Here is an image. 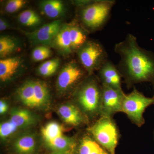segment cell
Segmentation results:
<instances>
[{"instance_id":"5b68a950","label":"cell","mask_w":154,"mask_h":154,"mask_svg":"<svg viewBox=\"0 0 154 154\" xmlns=\"http://www.w3.org/2000/svg\"><path fill=\"white\" fill-rule=\"evenodd\" d=\"M91 133L97 143L109 154H115L118 142V133L110 117H104L92 127Z\"/></svg>"},{"instance_id":"6da1fadb","label":"cell","mask_w":154,"mask_h":154,"mask_svg":"<svg viewBox=\"0 0 154 154\" xmlns=\"http://www.w3.org/2000/svg\"><path fill=\"white\" fill-rule=\"evenodd\" d=\"M114 50L120 57L116 66L128 85L144 82L154 84V54L141 47L135 36L128 33L116 44Z\"/></svg>"},{"instance_id":"8992f818","label":"cell","mask_w":154,"mask_h":154,"mask_svg":"<svg viewBox=\"0 0 154 154\" xmlns=\"http://www.w3.org/2000/svg\"><path fill=\"white\" fill-rule=\"evenodd\" d=\"M102 85L94 80L85 83L78 93V100L80 105L87 112L94 113L101 108Z\"/></svg>"},{"instance_id":"d6986e66","label":"cell","mask_w":154,"mask_h":154,"mask_svg":"<svg viewBox=\"0 0 154 154\" xmlns=\"http://www.w3.org/2000/svg\"><path fill=\"white\" fill-rule=\"evenodd\" d=\"M34 83L35 107L44 105L49 98V92L46 85L40 81Z\"/></svg>"},{"instance_id":"4fadbf2b","label":"cell","mask_w":154,"mask_h":154,"mask_svg":"<svg viewBox=\"0 0 154 154\" xmlns=\"http://www.w3.org/2000/svg\"><path fill=\"white\" fill-rule=\"evenodd\" d=\"M52 43L63 53L69 54L73 52L70 37L69 25L62 26Z\"/></svg>"},{"instance_id":"44dd1931","label":"cell","mask_w":154,"mask_h":154,"mask_svg":"<svg viewBox=\"0 0 154 154\" xmlns=\"http://www.w3.org/2000/svg\"><path fill=\"white\" fill-rule=\"evenodd\" d=\"M18 20L22 25L28 27H34L41 23L40 16L32 10L22 11L18 16Z\"/></svg>"},{"instance_id":"484cf974","label":"cell","mask_w":154,"mask_h":154,"mask_svg":"<svg viewBox=\"0 0 154 154\" xmlns=\"http://www.w3.org/2000/svg\"><path fill=\"white\" fill-rule=\"evenodd\" d=\"M98 144L90 138H85L80 146L79 154H91Z\"/></svg>"},{"instance_id":"52a82bcc","label":"cell","mask_w":154,"mask_h":154,"mask_svg":"<svg viewBox=\"0 0 154 154\" xmlns=\"http://www.w3.org/2000/svg\"><path fill=\"white\" fill-rule=\"evenodd\" d=\"M102 85L101 109L104 117H110L116 112H122V105L125 94L122 90Z\"/></svg>"},{"instance_id":"ac0fdd59","label":"cell","mask_w":154,"mask_h":154,"mask_svg":"<svg viewBox=\"0 0 154 154\" xmlns=\"http://www.w3.org/2000/svg\"><path fill=\"white\" fill-rule=\"evenodd\" d=\"M18 48V42L13 37L1 36L0 37V56L5 58L15 52Z\"/></svg>"},{"instance_id":"8fae6325","label":"cell","mask_w":154,"mask_h":154,"mask_svg":"<svg viewBox=\"0 0 154 154\" xmlns=\"http://www.w3.org/2000/svg\"><path fill=\"white\" fill-rule=\"evenodd\" d=\"M21 64L19 57H9L0 60V79L5 82L11 79L18 70Z\"/></svg>"},{"instance_id":"f546056e","label":"cell","mask_w":154,"mask_h":154,"mask_svg":"<svg viewBox=\"0 0 154 154\" xmlns=\"http://www.w3.org/2000/svg\"><path fill=\"white\" fill-rule=\"evenodd\" d=\"M8 109V106L7 103L3 100L0 101V113L1 114L5 113Z\"/></svg>"},{"instance_id":"83f0119b","label":"cell","mask_w":154,"mask_h":154,"mask_svg":"<svg viewBox=\"0 0 154 154\" xmlns=\"http://www.w3.org/2000/svg\"><path fill=\"white\" fill-rule=\"evenodd\" d=\"M26 2L23 0H11L7 3L5 11L8 13H14L23 8Z\"/></svg>"},{"instance_id":"9c48e42d","label":"cell","mask_w":154,"mask_h":154,"mask_svg":"<svg viewBox=\"0 0 154 154\" xmlns=\"http://www.w3.org/2000/svg\"><path fill=\"white\" fill-rule=\"evenodd\" d=\"M61 27L60 20H55L35 31L27 33V35L33 43L47 45L53 43Z\"/></svg>"},{"instance_id":"30bf717a","label":"cell","mask_w":154,"mask_h":154,"mask_svg":"<svg viewBox=\"0 0 154 154\" xmlns=\"http://www.w3.org/2000/svg\"><path fill=\"white\" fill-rule=\"evenodd\" d=\"M99 77L102 85L116 89H122V76L120 72L110 61L108 60L99 70Z\"/></svg>"},{"instance_id":"2e32d148","label":"cell","mask_w":154,"mask_h":154,"mask_svg":"<svg viewBox=\"0 0 154 154\" xmlns=\"http://www.w3.org/2000/svg\"><path fill=\"white\" fill-rule=\"evenodd\" d=\"M18 95L22 102L28 107H35L34 83L29 81L21 86L18 90Z\"/></svg>"},{"instance_id":"5bb4252c","label":"cell","mask_w":154,"mask_h":154,"mask_svg":"<svg viewBox=\"0 0 154 154\" xmlns=\"http://www.w3.org/2000/svg\"><path fill=\"white\" fill-rule=\"evenodd\" d=\"M58 112L64 121L67 124L78 125L82 120L79 110L74 105H62L59 108Z\"/></svg>"},{"instance_id":"277c9868","label":"cell","mask_w":154,"mask_h":154,"mask_svg":"<svg viewBox=\"0 0 154 154\" xmlns=\"http://www.w3.org/2000/svg\"><path fill=\"white\" fill-rule=\"evenodd\" d=\"M154 105V96L147 97L136 88L130 94L125 95L122 105V112L139 126L144 123V112L149 106Z\"/></svg>"},{"instance_id":"7a4b0ae2","label":"cell","mask_w":154,"mask_h":154,"mask_svg":"<svg viewBox=\"0 0 154 154\" xmlns=\"http://www.w3.org/2000/svg\"><path fill=\"white\" fill-rule=\"evenodd\" d=\"M115 4L113 0H100L82 6L80 17L83 26L90 31L101 29L109 20Z\"/></svg>"},{"instance_id":"cb8c5ba5","label":"cell","mask_w":154,"mask_h":154,"mask_svg":"<svg viewBox=\"0 0 154 154\" xmlns=\"http://www.w3.org/2000/svg\"><path fill=\"white\" fill-rule=\"evenodd\" d=\"M59 65L60 60L59 59L54 58L46 61L38 67V73L43 76H50L55 73Z\"/></svg>"},{"instance_id":"7402d4cb","label":"cell","mask_w":154,"mask_h":154,"mask_svg":"<svg viewBox=\"0 0 154 154\" xmlns=\"http://www.w3.org/2000/svg\"><path fill=\"white\" fill-rule=\"evenodd\" d=\"M43 137L46 142L63 135L61 126L57 122H49L42 130Z\"/></svg>"},{"instance_id":"9a60e30c","label":"cell","mask_w":154,"mask_h":154,"mask_svg":"<svg viewBox=\"0 0 154 154\" xmlns=\"http://www.w3.org/2000/svg\"><path fill=\"white\" fill-rule=\"evenodd\" d=\"M40 8L47 17L53 19L60 17L65 9L63 2L58 0L43 1L40 3Z\"/></svg>"},{"instance_id":"d4e9b609","label":"cell","mask_w":154,"mask_h":154,"mask_svg":"<svg viewBox=\"0 0 154 154\" xmlns=\"http://www.w3.org/2000/svg\"><path fill=\"white\" fill-rule=\"evenodd\" d=\"M51 55V49L45 45H41L33 49L31 54L33 60L36 62L45 60L49 58Z\"/></svg>"},{"instance_id":"f1b7e54d","label":"cell","mask_w":154,"mask_h":154,"mask_svg":"<svg viewBox=\"0 0 154 154\" xmlns=\"http://www.w3.org/2000/svg\"><path fill=\"white\" fill-rule=\"evenodd\" d=\"M8 27L9 24L8 22L5 19L1 18L0 19V30L1 31L6 30Z\"/></svg>"},{"instance_id":"603a6c76","label":"cell","mask_w":154,"mask_h":154,"mask_svg":"<svg viewBox=\"0 0 154 154\" xmlns=\"http://www.w3.org/2000/svg\"><path fill=\"white\" fill-rule=\"evenodd\" d=\"M50 148L60 152H69L74 147L71 140L63 135L46 142Z\"/></svg>"},{"instance_id":"ffe728a7","label":"cell","mask_w":154,"mask_h":154,"mask_svg":"<svg viewBox=\"0 0 154 154\" xmlns=\"http://www.w3.org/2000/svg\"><path fill=\"white\" fill-rule=\"evenodd\" d=\"M10 120L18 128L30 124L33 121V117L28 110L19 109L12 113Z\"/></svg>"},{"instance_id":"ba28073f","label":"cell","mask_w":154,"mask_h":154,"mask_svg":"<svg viewBox=\"0 0 154 154\" xmlns=\"http://www.w3.org/2000/svg\"><path fill=\"white\" fill-rule=\"evenodd\" d=\"M86 71L75 62L66 64L61 70L57 80V85L61 90H65L79 82L85 75Z\"/></svg>"},{"instance_id":"7c38bea8","label":"cell","mask_w":154,"mask_h":154,"mask_svg":"<svg viewBox=\"0 0 154 154\" xmlns=\"http://www.w3.org/2000/svg\"><path fill=\"white\" fill-rule=\"evenodd\" d=\"M69 33L73 51L79 50L88 41L87 31L79 24L70 25Z\"/></svg>"},{"instance_id":"3957f363","label":"cell","mask_w":154,"mask_h":154,"mask_svg":"<svg viewBox=\"0 0 154 154\" xmlns=\"http://www.w3.org/2000/svg\"><path fill=\"white\" fill-rule=\"evenodd\" d=\"M77 51L80 64L89 74L99 71L108 60L106 50L98 42L88 40Z\"/></svg>"},{"instance_id":"4316f807","label":"cell","mask_w":154,"mask_h":154,"mask_svg":"<svg viewBox=\"0 0 154 154\" xmlns=\"http://www.w3.org/2000/svg\"><path fill=\"white\" fill-rule=\"evenodd\" d=\"M17 128L11 120L3 122L0 126V135L2 138L8 137L17 131Z\"/></svg>"},{"instance_id":"e0dca14e","label":"cell","mask_w":154,"mask_h":154,"mask_svg":"<svg viewBox=\"0 0 154 154\" xmlns=\"http://www.w3.org/2000/svg\"><path fill=\"white\" fill-rule=\"evenodd\" d=\"M36 140L33 136L26 135L19 138L15 143V148L19 153L30 154L36 147Z\"/></svg>"}]
</instances>
